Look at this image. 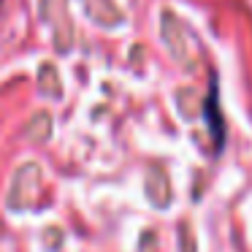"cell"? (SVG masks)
<instances>
[{
	"mask_svg": "<svg viewBox=\"0 0 252 252\" xmlns=\"http://www.w3.org/2000/svg\"><path fill=\"white\" fill-rule=\"evenodd\" d=\"M206 120H209V127H212L214 144L222 147V120H220V103H217V90L214 87H212L209 100H206Z\"/></svg>",
	"mask_w": 252,
	"mask_h": 252,
	"instance_id": "277c9868",
	"label": "cell"
},
{
	"mask_svg": "<svg viewBox=\"0 0 252 252\" xmlns=\"http://www.w3.org/2000/svg\"><path fill=\"white\" fill-rule=\"evenodd\" d=\"M44 17L55 28L57 46L68 49L73 41V33H71V19H68V11H65V0H44Z\"/></svg>",
	"mask_w": 252,
	"mask_h": 252,
	"instance_id": "6da1fadb",
	"label": "cell"
},
{
	"mask_svg": "<svg viewBox=\"0 0 252 252\" xmlns=\"http://www.w3.org/2000/svg\"><path fill=\"white\" fill-rule=\"evenodd\" d=\"M185 38H190V35H187L185 28H182V22L171 11H165L163 14V41L171 46V55H174L176 60L185 63V65H187V63L192 65L190 52H187V46H185Z\"/></svg>",
	"mask_w": 252,
	"mask_h": 252,
	"instance_id": "7a4b0ae2",
	"label": "cell"
},
{
	"mask_svg": "<svg viewBox=\"0 0 252 252\" xmlns=\"http://www.w3.org/2000/svg\"><path fill=\"white\" fill-rule=\"evenodd\" d=\"M82 6H84V14L100 28H117L125 19L114 0H82Z\"/></svg>",
	"mask_w": 252,
	"mask_h": 252,
	"instance_id": "3957f363",
	"label": "cell"
}]
</instances>
